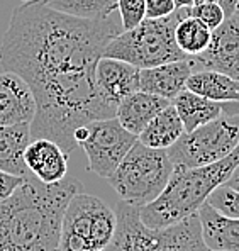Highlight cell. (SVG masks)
I'll list each match as a JSON object with an SVG mask.
<instances>
[{
  "label": "cell",
  "instance_id": "cell-1",
  "mask_svg": "<svg viewBox=\"0 0 239 251\" xmlns=\"http://www.w3.org/2000/svg\"><path fill=\"white\" fill-rule=\"evenodd\" d=\"M122 31L110 17L83 19L29 0L17 5L0 44V66L31 87L36 112L31 139L46 138L66 153L75 131L116 114L98 97L95 66L105 46Z\"/></svg>",
  "mask_w": 239,
  "mask_h": 251
},
{
  "label": "cell",
  "instance_id": "cell-2",
  "mask_svg": "<svg viewBox=\"0 0 239 251\" xmlns=\"http://www.w3.org/2000/svg\"><path fill=\"white\" fill-rule=\"evenodd\" d=\"M83 190L75 178L25 182L0 202V251H60L63 212L73 194Z\"/></svg>",
  "mask_w": 239,
  "mask_h": 251
},
{
  "label": "cell",
  "instance_id": "cell-3",
  "mask_svg": "<svg viewBox=\"0 0 239 251\" xmlns=\"http://www.w3.org/2000/svg\"><path fill=\"white\" fill-rule=\"evenodd\" d=\"M239 167V145L226 158L204 167H175L165 190L139 209L141 221L151 229H165L197 214L207 197L224 185Z\"/></svg>",
  "mask_w": 239,
  "mask_h": 251
},
{
  "label": "cell",
  "instance_id": "cell-4",
  "mask_svg": "<svg viewBox=\"0 0 239 251\" xmlns=\"http://www.w3.org/2000/svg\"><path fill=\"white\" fill-rule=\"evenodd\" d=\"M189 14L190 7H183L160 19L146 17L136 27L120 31L116 38L110 39L102 56L127 61L138 68H151L163 63L190 58L175 41L176 24Z\"/></svg>",
  "mask_w": 239,
  "mask_h": 251
},
{
  "label": "cell",
  "instance_id": "cell-5",
  "mask_svg": "<svg viewBox=\"0 0 239 251\" xmlns=\"http://www.w3.org/2000/svg\"><path fill=\"white\" fill-rule=\"evenodd\" d=\"M173 168L167 150L149 148L138 139L107 180L120 201L143 207L165 190Z\"/></svg>",
  "mask_w": 239,
  "mask_h": 251
},
{
  "label": "cell",
  "instance_id": "cell-6",
  "mask_svg": "<svg viewBox=\"0 0 239 251\" xmlns=\"http://www.w3.org/2000/svg\"><path fill=\"white\" fill-rule=\"evenodd\" d=\"M239 145V110L224 112L217 119L183 132L167 150L173 167L193 168L226 158Z\"/></svg>",
  "mask_w": 239,
  "mask_h": 251
},
{
  "label": "cell",
  "instance_id": "cell-7",
  "mask_svg": "<svg viewBox=\"0 0 239 251\" xmlns=\"http://www.w3.org/2000/svg\"><path fill=\"white\" fill-rule=\"evenodd\" d=\"M87 127L85 139L78 143L87 154V168L107 180L138 141V136L124 129L116 117L94 121Z\"/></svg>",
  "mask_w": 239,
  "mask_h": 251
},
{
  "label": "cell",
  "instance_id": "cell-8",
  "mask_svg": "<svg viewBox=\"0 0 239 251\" xmlns=\"http://www.w3.org/2000/svg\"><path fill=\"white\" fill-rule=\"evenodd\" d=\"M102 202L83 190L72 195L63 212L60 251H95L94 223Z\"/></svg>",
  "mask_w": 239,
  "mask_h": 251
},
{
  "label": "cell",
  "instance_id": "cell-9",
  "mask_svg": "<svg viewBox=\"0 0 239 251\" xmlns=\"http://www.w3.org/2000/svg\"><path fill=\"white\" fill-rule=\"evenodd\" d=\"M192 58L197 63V70L200 66L239 80V17L236 14L226 17L222 24L212 31L207 50Z\"/></svg>",
  "mask_w": 239,
  "mask_h": 251
},
{
  "label": "cell",
  "instance_id": "cell-10",
  "mask_svg": "<svg viewBox=\"0 0 239 251\" xmlns=\"http://www.w3.org/2000/svg\"><path fill=\"white\" fill-rule=\"evenodd\" d=\"M139 70L138 66L116 58L100 56L95 66V87L98 97L116 114L117 105L139 90Z\"/></svg>",
  "mask_w": 239,
  "mask_h": 251
},
{
  "label": "cell",
  "instance_id": "cell-11",
  "mask_svg": "<svg viewBox=\"0 0 239 251\" xmlns=\"http://www.w3.org/2000/svg\"><path fill=\"white\" fill-rule=\"evenodd\" d=\"M139 205L120 201L116 207V232L104 251H156L158 229L141 221Z\"/></svg>",
  "mask_w": 239,
  "mask_h": 251
},
{
  "label": "cell",
  "instance_id": "cell-12",
  "mask_svg": "<svg viewBox=\"0 0 239 251\" xmlns=\"http://www.w3.org/2000/svg\"><path fill=\"white\" fill-rule=\"evenodd\" d=\"M36 112L32 90L17 73H0V126L31 124Z\"/></svg>",
  "mask_w": 239,
  "mask_h": 251
},
{
  "label": "cell",
  "instance_id": "cell-13",
  "mask_svg": "<svg viewBox=\"0 0 239 251\" xmlns=\"http://www.w3.org/2000/svg\"><path fill=\"white\" fill-rule=\"evenodd\" d=\"M193 70H197V63L192 56L185 60H176L151 68L139 70V90L148 94L160 95L168 100H173L182 90Z\"/></svg>",
  "mask_w": 239,
  "mask_h": 251
},
{
  "label": "cell",
  "instance_id": "cell-14",
  "mask_svg": "<svg viewBox=\"0 0 239 251\" xmlns=\"http://www.w3.org/2000/svg\"><path fill=\"white\" fill-rule=\"evenodd\" d=\"M24 161L29 172L43 183H56L68 172V153L46 138H34L24 151Z\"/></svg>",
  "mask_w": 239,
  "mask_h": 251
},
{
  "label": "cell",
  "instance_id": "cell-15",
  "mask_svg": "<svg viewBox=\"0 0 239 251\" xmlns=\"http://www.w3.org/2000/svg\"><path fill=\"white\" fill-rule=\"evenodd\" d=\"M197 214L207 250L239 251V217L226 216L207 202Z\"/></svg>",
  "mask_w": 239,
  "mask_h": 251
},
{
  "label": "cell",
  "instance_id": "cell-16",
  "mask_svg": "<svg viewBox=\"0 0 239 251\" xmlns=\"http://www.w3.org/2000/svg\"><path fill=\"white\" fill-rule=\"evenodd\" d=\"M170 104L171 100H168V99L138 90L117 105L116 119L122 124L124 129L139 136L143 129Z\"/></svg>",
  "mask_w": 239,
  "mask_h": 251
},
{
  "label": "cell",
  "instance_id": "cell-17",
  "mask_svg": "<svg viewBox=\"0 0 239 251\" xmlns=\"http://www.w3.org/2000/svg\"><path fill=\"white\" fill-rule=\"evenodd\" d=\"M171 104L182 119L185 132H190L198 126L211 123L222 116L224 112H227L226 104H233V102H215L185 88L171 100Z\"/></svg>",
  "mask_w": 239,
  "mask_h": 251
},
{
  "label": "cell",
  "instance_id": "cell-18",
  "mask_svg": "<svg viewBox=\"0 0 239 251\" xmlns=\"http://www.w3.org/2000/svg\"><path fill=\"white\" fill-rule=\"evenodd\" d=\"M31 141V124L0 126V170L24 178L31 176L24 151Z\"/></svg>",
  "mask_w": 239,
  "mask_h": 251
},
{
  "label": "cell",
  "instance_id": "cell-19",
  "mask_svg": "<svg viewBox=\"0 0 239 251\" xmlns=\"http://www.w3.org/2000/svg\"><path fill=\"white\" fill-rule=\"evenodd\" d=\"M156 251H209L202 238L198 214H192L170 227L158 229Z\"/></svg>",
  "mask_w": 239,
  "mask_h": 251
},
{
  "label": "cell",
  "instance_id": "cell-20",
  "mask_svg": "<svg viewBox=\"0 0 239 251\" xmlns=\"http://www.w3.org/2000/svg\"><path fill=\"white\" fill-rule=\"evenodd\" d=\"M185 88L215 102H239V80L214 70H193Z\"/></svg>",
  "mask_w": 239,
  "mask_h": 251
},
{
  "label": "cell",
  "instance_id": "cell-21",
  "mask_svg": "<svg viewBox=\"0 0 239 251\" xmlns=\"http://www.w3.org/2000/svg\"><path fill=\"white\" fill-rule=\"evenodd\" d=\"M183 132H185V127H183L182 119L176 114L173 104H170L143 129L138 139L149 148L168 150L171 145L178 141Z\"/></svg>",
  "mask_w": 239,
  "mask_h": 251
},
{
  "label": "cell",
  "instance_id": "cell-22",
  "mask_svg": "<svg viewBox=\"0 0 239 251\" xmlns=\"http://www.w3.org/2000/svg\"><path fill=\"white\" fill-rule=\"evenodd\" d=\"M212 31L192 14L178 21L175 27V41L187 56H197L207 50Z\"/></svg>",
  "mask_w": 239,
  "mask_h": 251
},
{
  "label": "cell",
  "instance_id": "cell-23",
  "mask_svg": "<svg viewBox=\"0 0 239 251\" xmlns=\"http://www.w3.org/2000/svg\"><path fill=\"white\" fill-rule=\"evenodd\" d=\"M43 5L83 19H104L117 10V0H39Z\"/></svg>",
  "mask_w": 239,
  "mask_h": 251
},
{
  "label": "cell",
  "instance_id": "cell-24",
  "mask_svg": "<svg viewBox=\"0 0 239 251\" xmlns=\"http://www.w3.org/2000/svg\"><path fill=\"white\" fill-rule=\"evenodd\" d=\"M205 202L226 216L239 217V190L226 185V183L215 188Z\"/></svg>",
  "mask_w": 239,
  "mask_h": 251
},
{
  "label": "cell",
  "instance_id": "cell-25",
  "mask_svg": "<svg viewBox=\"0 0 239 251\" xmlns=\"http://www.w3.org/2000/svg\"><path fill=\"white\" fill-rule=\"evenodd\" d=\"M122 31L136 27L146 19V0H117Z\"/></svg>",
  "mask_w": 239,
  "mask_h": 251
},
{
  "label": "cell",
  "instance_id": "cell-26",
  "mask_svg": "<svg viewBox=\"0 0 239 251\" xmlns=\"http://www.w3.org/2000/svg\"><path fill=\"white\" fill-rule=\"evenodd\" d=\"M190 14H192L193 17H197L202 24L207 25L211 31L217 29L224 22V19H226V14H224V10L220 9V5L215 0L192 5L190 7Z\"/></svg>",
  "mask_w": 239,
  "mask_h": 251
},
{
  "label": "cell",
  "instance_id": "cell-27",
  "mask_svg": "<svg viewBox=\"0 0 239 251\" xmlns=\"http://www.w3.org/2000/svg\"><path fill=\"white\" fill-rule=\"evenodd\" d=\"M173 0H146V17L148 19H160L175 12Z\"/></svg>",
  "mask_w": 239,
  "mask_h": 251
},
{
  "label": "cell",
  "instance_id": "cell-28",
  "mask_svg": "<svg viewBox=\"0 0 239 251\" xmlns=\"http://www.w3.org/2000/svg\"><path fill=\"white\" fill-rule=\"evenodd\" d=\"M24 182H25L24 176L12 175V173H7L3 170H0V202L7 201Z\"/></svg>",
  "mask_w": 239,
  "mask_h": 251
},
{
  "label": "cell",
  "instance_id": "cell-29",
  "mask_svg": "<svg viewBox=\"0 0 239 251\" xmlns=\"http://www.w3.org/2000/svg\"><path fill=\"white\" fill-rule=\"evenodd\" d=\"M215 2L220 5V9L224 10L226 17H231L236 14L238 7H239V0H215Z\"/></svg>",
  "mask_w": 239,
  "mask_h": 251
},
{
  "label": "cell",
  "instance_id": "cell-30",
  "mask_svg": "<svg viewBox=\"0 0 239 251\" xmlns=\"http://www.w3.org/2000/svg\"><path fill=\"white\" fill-rule=\"evenodd\" d=\"M226 185H229V187H233V188H236V190H239V167L233 172V175L229 176V180L226 182Z\"/></svg>",
  "mask_w": 239,
  "mask_h": 251
},
{
  "label": "cell",
  "instance_id": "cell-31",
  "mask_svg": "<svg viewBox=\"0 0 239 251\" xmlns=\"http://www.w3.org/2000/svg\"><path fill=\"white\" fill-rule=\"evenodd\" d=\"M176 9H183V7H192L193 0H173Z\"/></svg>",
  "mask_w": 239,
  "mask_h": 251
},
{
  "label": "cell",
  "instance_id": "cell-32",
  "mask_svg": "<svg viewBox=\"0 0 239 251\" xmlns=\"http://www.w3.org/2000/svg\"><path fill=\"white\" fill-rule=\"evenodd\" d=\"M204 2H211V0H193V5H197V3H204Z\"/></svg>",
  "mask_w": 239,
  "mask_h": 251
},
{
  "label": "cell",
  "instance_id": "cell-33",
  "mask_svg": "<svg viewBox=\"0 0 239 251\" xmlns=\"http://www.w3.org/2000/svg\"><path fill=\"white\" fill-rule=\"evenodd\" d=\"M236 16L239 17V7H238V10H236Z\"/></svg>",
  "mask_w": 239,
  "mask_h": 251
},
{
  "label": "cell",
  "instance_id": "cell-34",
  "mask_svg": "<svg viewBox=\"0 0 239 251\" xmlns=\"http://www.w3.org/2000/svg\"><path fill=\"white\" fill-rule=\"evenodd\" d=\"M209 251H219V250H209Z\"/></svg>",
  "mask_w": 239,
  "mask_h": 251
}]
</instances>
